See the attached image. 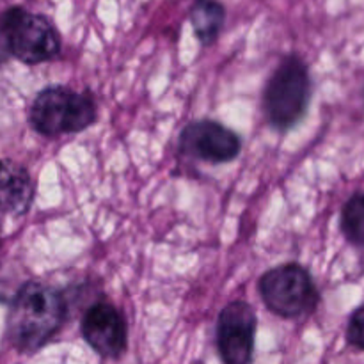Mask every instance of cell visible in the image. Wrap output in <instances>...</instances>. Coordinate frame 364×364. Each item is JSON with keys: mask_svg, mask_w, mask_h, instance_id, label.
<instances>
[{"mask_svg": "<svg viewBox=\"0 0 364 364\" xmlns=\"http://www.w3.org/2000/svg\"><path fill=\"white\" fill-rule=\"evenodd\" d=\"M66 318V302L55 288L45 283H25L14 295L7 318V334L20 352H36Z\"/></svg>", "mask_w": 364, "mask_h": 364, "instance_id": "6da1fadb", "label": "cell"}, {"mask_svg": "<svg viewBox=\"0 0 364 364\" xmlns=\"http://www.w3.org/2000/svg\"><path fill=\"white\" fill-rule=\"evenodd\" d=\"M95 119L96 107L91 96L64 85L43 89L31 107L32 127L46 137L82 132L91 127Z\"/></svg>", "mask_w": 364, "mask_h": 364, "instance_id": "7a4b0ae2", "label": "cell"}, {"mask_svg": "<svg viewBox=\"0 0 364 364\" xmlns=\"http://www.w3.org/2000/svg\"><path fill=\"white\" fill-rule=\"evenodd\" d=\"M311 96L308 66L299 55H288L279 63L265 87L267 117L274 127L288 130L302 119Z\"/></svg>", "mask_w": 364, "mask_h": 364, "instance_id": "3957f363", "label": "cell"}, {"mask_svg": "<svg viewBox=\"0 0 364 364\" xmlns=\"http://www.w3.org/2000/svg\"><path fill=\"white\" fill-rule=\"evenodd\" d=\"M0 34L9 55L25 64L46 63L60 50V36L48 18L23 7H9L0 14Z\"/></svg>", "mask_w": 364, "mask_h": 364, "instance_id": "277c9868", "label": "cell"}, {"mask_svg": "<svg viewBox=\"0 0 364 364\" xmlns=\"http://www.w3.org/2000/svg\"><path fill=\"white\" fill-rule=\"evenodd\" d=\"M259 294L267 308L284 318L311 313L318 304V290L308 270L295 263L276 267L259 279Z\"/></svg>", "mask_w": 364, "mask_h": 364, "instance_id": "5b68a950", "label": "cell"}, {"mask_svg": "<svg viewBox=\"0 0 364 364\" xmlns=\"http://www.w3.org/2000/svg\"><path fill=\"white\" fill-rule=\"evenodd\" d=\"M256 311L244 301H235L220 311L217 347L224 364H249L255 350Z\"/></svg>", "mask_w": 364, "mask_h": 364, "instance_id": "8992f818", "label": "cell"}, {"mask_svg": "<svg viewBox=\"0 0 364 364\" xmlns=\"http://www.w3.org/2000/svg\"><path fill=\"white\" fill-rule=\"evenodd\" d=\"M181 151L198 160L224 164L237 159L242 149L240 137L215 121H196L185 127L180 137Z\"/></svg>", "mask_w": 364, "mask_h": 364, "instance_id": "52a82bcc", "label": "cell"}, {"mask_svg": "<svg viewBox=\"0 0 364 364\" xmlns=\"http://www.w3.org/2000/svg\"><path fill=\"white\" fill-rule=\"evenodd\" d=\"M84 340L103 358H119L127 350V322L121 313L107 302L91 306L82 320Z\"/></svg>", "mask_w": 364, "mask_h": 364, "instance_id": "ba28073f", "label": "cell"}, {"mask_svg": "<svg viewBox=\"0 0 364 364\" xmlns=\"http://www.w3.org/2000/svg\"><path fill=\"white\" fill-rule=\"evenodd\" d=\"M34 185L27 169L13 160H0V212L21 215L31 206Z\"/></svg>", "mask_w": 364, "mask_h": 364, "instance_id": "9c48e42d", "label": "cell"}, {"mask_svg": "<svg viewBox=\"0 0 364 364\" xmlns=\"http://www.w3.org/2000/svg\"><path fill=\"white\" fill-rule=\"evenodd\" d=\"M226 21V9L219 0H194L191 9V23L203 45L217 41Z\"/></svg>", "mask_w": 364, "mask_h": 364, "instance_id": "30bf717a", "label": "cell"}, {"mask_svg": "<svg viewBox=\"0 0 364 364\" xmlns=\"http://www.w3.org/2000/svg\"><path fill=\"white\" fill-rule=\"evenodd\" d=\"M341 231L350 244L364 247V194H355L345 203Z\"/></svg>", "mask_w": 364, "mask_h": 364, "instance_id": "8fae6325", "label": "cell"}, {"mask_svg": "<svg viewBox=\"0 0 364 364\" xmlns=\"http://www.w3.org/2000/svg\"><path fill=\"white\" fill-rule=\"evenodd\" d=\"M347 340L352 347L364 350V304L354 311L347 327Z\"/></svg>", "mask_w": 364, "mask_h": 364, "instance_id": "7c38bea8", "label": "cell"}]
</instances>
